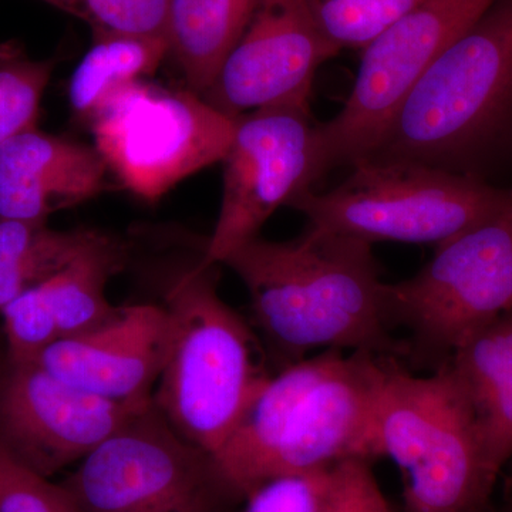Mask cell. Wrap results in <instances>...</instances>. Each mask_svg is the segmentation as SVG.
<instances>
[{
	"label": "cell",
	"mask_w": 512,
	"mask_h": 512,
	"mask_svg": "<svg viewBox=\"0 0 512 512\" xmlns=\"http://www.w3.org/2000/svg\"><path fill=\"white\" fill-rule=\"evenodd\" d=\"M328 192L289 204L311 227L375 242L446 244L512 204L511 190L417 161L363 158Z\"/></svg>",
	"instance_id": "cell-5"
},
{
	"label": "cell",
	"mask_w": 512,
	"mask_h": 512,
	"mask_svg": "<svg viewBox=\"0 0 512 512\" xmlns=\"http://www.w3.org/2000/svg\"><path fill=\"white\" fill-rule=\"evenodd\" d=\"M336 466L269 478L244 495L241 512H329Z\"/></svg>",
	"instance_id": "cell-23"
},
{
	"label": "cell",
	"mask_w": 512,
	"mask_h": 512,
	"mask_svg": "<svg viewBox=\"0 0 512 512\" xmlns=\"http://www.w3.org/2000/svg\"><path fill=\"white\" fill-rule=\"evenodd\" d=\"M372 247L306 225L298 238L258 237L222 261L248 289L255 326L281 369L316 349L377 356L396 349L389 284Z\"/></svg>",
	"instance_id": "cell-1"
},
{
	"label": "cell",
	"mask_w": 512,
	"mask_h": 512,
	"mask_svg": "<svg viewBox=\"0 0 512 512\" xmlns=\"http://www.w3.org/2000/svg\"><path fill=\"white\" fill-rule=\"evenodd\" d=\"M511 191H512V188H511Z\"/></svg>",
	"instance_id": "cell-28"
},
{
	"label": "cell",
	"mask_w": 512,
	"mask_h": 512,
	"mask_svg": "<svg viewBox=\"0 0 512 512\" xmlns=\"http://www.w3.org/2000/svg\"><path fill=\"white\" fill-rule=\"evenodd\" d=\"M441 366L463 390L485 466L497 478L512 457V309L464 340Z\"/></svg>",
	"instance_id": "cell-16"
},
{
	"label": "cell",
	"mask_w": 512,
	"mask_h": 512,
	"mask_svg": "<svg viewBox=\"0 0 512 512\" xmlns=\"http://www.w3.org/2000/svg\"><path fill=\"white\" fill-rule=\"evenodd\" d=\"M101 234L103 232L96 229H73L66 232L62 241L45 251L15 261L0 262V309L18 298L20 293L62 271Z\"/></svg>",
	"instance_id": "cell-25"
},
{
	"label": "cell",
	"mask_w": 512,
	"mask_h": 512,
	"mask_svg": "<svg viewBox=\"0 0 512 512\" xmlns=\"http://www.w3.org/2000/svg\"><path fill=\"white\" fill-rule=\"evenodd\" d=\"M0 512H83L62 483L39 476L0 447Z\"/></svg>",
	"instance_id": "cell-26"
},
{
	"label": "cell",
	"mask_w": 512,
	"mask_h": 512,
	"mask_svg": "<svg viewBox=\"0 0 512 512\" xmlns=\"http://www.w3.org/2000/svg\"><path fill=\"white\" fill-rule=\"evenodd\" d=\"M387 289L394 328L409 330L412 355L443 365L512 309V204L437 247L420 272Z\"/></svg>",
	"instance_id": "cell-9"
},
{
	"label": "cell",
	"mask_w": 512,
	"mask_h": 512,
	"mask_svg": "<svg viewBox=\"0 0 512 512\" xmlns=\"http://www.w3.org/2000/svg\"><path fill=\"white\" fill-rule=\"evenodd\" d=\"M340 49L320 28L311 0H258L202 97L229 116L292 109L309 113L315 74Z\"/></svg>",
	"instance_id": "cell-12"
},
{
	"label": "cell",
	"mask_w": 512,
	"mask_h": 512,
	"mask_svg": "<svg viewBox=\"0 0 512 512\" xmlns=\"http://www.w3.org/2000/svg\"><path fill=\"white\" fill-rule=\"evenodd\" d=\"M107 170L97 148L23 131L0 147V220L46 222L99 194Z\"/></svg>",
	"instance_id": "cell-15"
},
{
	"label": "cell",
	"mask_w": 512,
	"mask_h": 512,
	"mask_svg": "<svg viewBox=\"0 0 512 512\" xmlns=\"http://www.w3.org/2000/svg\"><path fill=\"white\" fill-rule=\"evenodd\" d=\"M238 117L192 90L140 80L111 94L89 121L107 167L138 197L156 201L180 181L224 160Z\"/></svg>",
	"instance_id": "cell-8"
},
{
	"label": "cell",
	"mask_w": 512,
	"mask_h": 512,
	"mask_svg": "<svg viewBox=\"0 0 512 512\" xmlns=\"http://www.w3.org/2000/svg\"><path fill=\"white\" fill-rule=\"evenodd\" d=\"M387 365L325 350L271 375L215 454L244 498L269 478L380 457L377 404Z\"/></svg>",
	"instance_id": "cell-2"
},
{
	"label": "cell",
	"mask_w": 512,
	"mask_h": 512,
	"mask_svg": "<svg viewBox=\"0 0 512 512\" xmlns=\"http://www.w3.org/2000/svg\"><path fill=\"white\" fill-rule=\"evenodd\" d=\"M0 312L5 322L9 363H36L60 339L59 325L42 284L20 293Z\"/></svg>",
	"instance_id": "cell-22"
},
{
	"label": "cell",
	"mask_w": 512,
	"mask_h": 512,
	"mask_svg": "<svg viewBox=\"0 0 512 512\" xmlns=\"http://www.w3.org/2000/svg\"><path fill=\"white\" fill-rule=\"evenodd\" d=\"M170 55L167 36L93 33V45L74 70L69 87L74 113L90 120L111 94L156 72Z\"/></svg>",
	"instance_id": "cell-19"
},
{
	"label": "cell",
	"mask_w": 512,
	"mask_h": 512,
	"mask_svg": "<svg viewBox=\"0 0 512 512\" xmlns=\"http://www.w3.org/2000/svg\"><path fill=\"white\" fill-rule=\"evenodd\" d=\"M258 0H168L167 37L192 92L210 89Z\"/></svg>",
	"instance_id": "cell-17"
},
{
	"label": "cell",
	"mask_w": 512,
	"mask_h": 512,
	"mask_svg": "<svg viewBox=\"0 0 512 512\" xmlns=\"http://www.w3.org/2000/svg\"><path fill=\"white\" fill-rule=\"evenodd\" d=\"M53 70V60L32 59L16 42L0 43V147L36 127Z\"/></svg>",
	"instance_id": "cell-20"
},
{
	"label": "cell",
	"mask_w": 512,
	"mask_h": 512,
	"mask_svg": "<svg viewBox=\"0 0 512 512\" xmlns=\"http://www.w3.org/2000/svg\"><path fill=\"white\" fill-rule=\"evenodd\" d=\"M311 113L262 109L238 117L224 163L220 215L205 261L220 265L235 249L259 237L278 208L322 178L318 133Z\"/></svg>",
	"instance_id": "cell-11"
},
{
	"label": "cell",
	"mask_w": 512,
	"mask_h": 512,
	"mask_svg": "<svg viewBox=\"0 0 512 512\" xmlns=\"http://www.w3.org/2000/svg\"><path fill=\"white\" fill-rule=\"evenodd\" d=\"M167 339L163 305L137 303L99 328L56 340L36 365L111 402L146 403L163 370Z\"/></svg>",
	"instance_id": "cell-14"
},
{
	"label": "cell",
	"mask_w": 512,
	"mask_h": 512,
	"mask_svg": "<svg viewBox=\"0 0 512 512\" xmlns=\"http://www.w3.org/2000/svg\"><path fill=\"white\" fill-rule=\"evenodd\" d=\"M201 256L168 285L167 350L154 404L185 440L220 451L266 380L259 340L218 293Z\"/></svg>",
	"instance_id": "cell-4"
},
{
	"label": "cell",
	"mask_w": 512,
	"mask_h": 512,
	"mask_svg": "<svg viewBox=\"0 0 512 512\" xmlns=\"http://www.w3.org/2000/svg\"><path fill=\"white\" fill-rule=\"evenodd\" d=\"M62 485L83 512H231L242 501L215 457L180 436L154 400Z\"/></svg>",
	"instance_id": "cell-7"
},
{
	"label": "cell",
	"mask_w": 512,
	"mask_h": 512,
	"mask_svg": "<svg viewBox=\"0 0 512 512\" xmlns=\"http://www.w3.org/2000/svg\"><path fill=\"white\" fill-rule=\"evenodd\" d=\"M424 0H311L325 35L339 47H365Z\"/></svg>",
	"instance_id": "cell-21"
},
{
	"label": "cell",
	"mask_w": 512,
	"mask_h": 512,
	"mask_svg": "<svg viewBox=\"0 0 512 512\" xmlns=\"http://www.w3.org/2000/svg\"><path fill=\"white\" fill-rule=\"evenodd\" d=\"M127 255L126 242L101 234L62 271L42 282L60 339L90 332L116 315L119 308L107 301L106 286L124 268Z\"/></svg>",
	"instance_id": "cell-18"
},
{
	"label": "cell",
	"mask_w": 512,
	"mask_h": 512,
	"mask_svg": "<svg viewBox=\"0 0 512 512\" xmlns=\"http://www.w3.org/2000/svg\"><path fill=\"white\" fill-rule=\"evenodd\" d=\"M83 20L93 33L167 36L168 0H42Z\"/></svg>",
	"instance_id": "cell-24"
},
{
	"label": "cell",
	"mask_w": 512,
	"mask_h": 512,
	"mask_svg": "<svg viewBox=\"0 0 512 512\" xmlns=\"http://www.w3.org/2000/svg\"><path fill=\"white\" fill-rule=\"evenodd\" d=\"M329 512H392L369 461L348 460L336 466L335 493Z\"/></svg>",
	"instance_id": "cell-27"
},
{
	"label": "cell",
	"mask_w": 512,
	"mask_h": 512,
	"mask_svg": "<svg viewBox=\"0 0 512 512\" xmlns=\"http://www.w3.org/2000/svg\"><path fill=\"white\" fill-rule=\"evenodd\" d=\"M153 402L119 403L63 382L36 363L0 373V447L50 478L82 461Z\"/></svg>",
	"instance_id": "cell-13"
},
{
	"label": "cell",
	"mask_w": 512,
	"mask_h": 512,
	"mask_svg": "<svg viewBox=\"0 0 512 512\" xmlns=\"http://www.w3.org/2000/svg\"><path fill=\"white\" fill-rule=\"evenodd\" d=\"M377 440L402 470L406 512H478L491 493L473 412L444 366L414 376L387 365Z\"/></svg>",
	"instance_id": "cell-6"
},
{
	"label": "cell",
	"mask_w": 512,
	"mask_h": 512,
	"mask_svg": "<svg viewBox=\"0 0 512 512\" xmlns=\"http://www.w3.org/2000/svg\"><path fill=\"white\" fill-rule=\"evenodd\" d=\"M497 0H424L365 47L338 116L316 127L320 175L369 157L431 64Z\"/></svg>",
	"instance_id": "cell-10"
},
{
	"label": "cell",
	"mask_w": 512,
	"mask_h": 512,
	"mask_svg": "<svg viewBox=\"0 0 512 512\" xmlns=\"http://www.w3.org/2000/svg\"><path fill=\"white\" fill-rule=\"evenodd\" d=\"M510 144L512 0H497L421 76L366 158L417 161L484 180Z\"/></svg>",
	"instance_id": "cell-3"
}]
</instances>
